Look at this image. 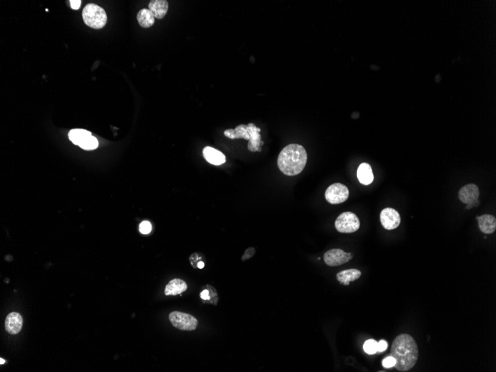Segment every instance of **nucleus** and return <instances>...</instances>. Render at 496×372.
Wrapping results in <instances>:
<instances>
[{
	"label": "nucleus",
	"instance_id": "f257e3e1",
	"mask_svg": "<svg viewBox=\"0 0 496 372\" xmlns=\"http://www.w3.org/2000/svg\"><path fill=\"white\" fill-rule=\"evenodd\" d=\"M418 345L410 335H401L393 341L391 356L396 360L394 367L397 370L407 372L412 369L418 362Z\"/></svg>",
	"mask_w": 496,
	"mask_h": 372
},
{
	"label": "nucleus",
	"instance_id": "f03ea898",
	"mask_svg": "<svg viewBox=\"0 0 496 372\" xmlns=\"http://www.w3.org/2000/svg\"><path fill=\"white\" fill-rule=\"evenodd\" d=\"M307 152L302 145L291 144L281 151L277 165L282 173L289 176L299 175L307 163Z\"/></svg>",
	"mask_w": 496,
	"mask_h": 372
},
{
	"label": "nucleus",
	"instance_id": "7ed1b4c3",
	"mask_svg": "<svg viewBox=\"0 0 496 372\" xmlns=\"http://www.w3.org/2000/svg\"><path fill=\"white\" fill-rule=\"evenodd\" d=\"M261 131L259 128H257L254 124H249L248 125L238 126L234 130L229 129L224 131V134L226 137L230 139H242L249 141L247 148L251 152H260L261 148L260 146L264 144L263 141H261V135L259 132Z\"/></svg>",
	"mask_w": 496,
	"mask_h": 372
},
{
	"label": "nucleus",
	"instance_id": "20e7f679",
	"mask_svg": "<svg viewBox=\"0 0 496 372\" xmlns=\"http://www.w3.org/2000/svg\"><path fill=\"white\" fill-rule=\"evenodd\" d=\"M83 19L85 24L94 29L104 28L107 22V15L104 8L90 3L86 5L83 10Z\"/></svg>",
	"mask_w": 496,
	"mask_h": 372
},
{
	"label": "nucleus",
	"instance_id": "39448f33",
	"mask_svg": "<svg viewBox=\"0 0 496 372\" xmlns=\"http://www.w3.org/2000/svg\"><path fill=\"white\" fill-rule=\"evenodd\" d=\"M169 319L176 329L187 332L196 330L199 323L196 317L181 311H173L169 314Z\"/></svg>",
	"mask_w": 496,
	"mask_h": 372
},
{
	"label": "nucleus",
	"instance_id": "423d86ee",
	"mask_svg": "<svg viewBox=\"0 0 496 372\" xmlns=\"http://www.w3.org/2000/svg\"><path fill=\"white\" fill-rule=\"evenodd\" d=\"M360 226L358 217L351 212L342 213L335 222V227L337 231L342 233H354L359 230Z\"/></svg>",
	"mask_w": 496,
	"mask_h": 372
},
{
	"label": "nucleus",
	"instance_id": "0eeeda50",
	"mask_svg": "<svg viewBox=\"0 0 496 372\" xmlns=\"http://www.w3.org/2000/svg\"><path fill=\"white\" fill-rule=\"evenodd\" d=\"M349 196V190L347 186L340 183H335L331 185L326 189L325 197L328 202L331 205H339L346 202Z\"/></svg>",
	"mask_w": 496,
	"mask_h": 372
},
{
	"label": "nucleus",
	"instance_id": "6e6552de",
	"mask_svg": "<svg viewBox=\"0 0 496 372\" xmlns=\"http://www.w3.org/2000/svg\"><path fill=\"white\" fill-rule=\"evenodd\" d=\"M351 254H348L340 249H331L326 252L324 255V261L326 264L331 267L342 265L352 260Z\"/></svg>",
	"mask_w": 496,
	"mask_h": 372
},
{
	"label": "nucleus",
	"instance_id": "1a4fd4ad",
	"mask_svg": "<svg viewBox=\"0 0 496 372\" xmlns=\"http://www.w3.org/2000/svg\"><path fill=\"white\" fill-rule=\"evenodd\" d=\"M381 222L386 230H394L401 224V216L395 209L385 208L381 213Z\"/></svg>",
	"mask_w": 496,
	"mask_h": 372
},
{
	"label": "nucleus",
	"instance_id": "9d476101",
	"mask_svg": "<svg viewBox=\"0 0 496 372\" xmlns=\"http://www.w3.org/2000/svg\"><path fill=\"white\" fill-rule=\"evenodd\" d=\"M480 191L478 186L474 184L465 185L459 191V199L466 205L475 203L478 200Z\"/></svg>",
	"mask_w": 496,
	"mask_h": 372
},
{
	"label": "nucleus",
	"instance_id": "9b49d317",
	"mask_svg": "<svg viewBox=\"0 0 496 372\" xmlns=\"http://www.w3.org/2000/svg\"><path fill=\"white\" fill-rule=\"evenodd\" d=\"M23 325L22 316L17 312L9 314L5 319V330L10 335H18Z\"/></svg>",
	"mask_w": 496,
	"mask_h": 372
},
{
	"label": "nucleus",
	"instance_id": "f8f14e48",
	"mask_svg": "<svg viewBox=\"0 0 496 372\" xmlns=\"http://www.w3.org/2000/svg\"><path fill=\"white\" fill-rule=\"evenodd\" d=\"M203 155L206 161L216 166L223 165L226 161L225 155L213 147H207L203 149Z\"/></svg>",
	"mask_w": 496,
	"mask_h": 372
},
{
	"label": "nucleus",
	"instance_id": "ddd939ff",
	"mask_svg": "<svg viewBox=\"0 0 496 372\" xmlns=\"http://www.w3.org/2000/svg\"><path fill=\"white\" fill-rule=\"evenodd\" d=\"M480 231L484 234H492L496 230V219L491 215H483L477 217Z\"/></svg>",
	"mask_w": 496,
	"mask_h": 372
},
{
	"label": "nucleus",
	"instance_id": "4468645a",
	"mask_svg": "<svg viewBox=\"0 0 496 372\" xmlns=\"http://www.w3.org/2000/svg\"><path fill=\"white\" fill-rule=\"evenodd\" d=\"M187 289V285L184 280L174 279L169 281L165 290L166 296H176L182 294Z\"/></svg>",
	"mask_w": 496,
	"mask_h": 372
},
{
	"label": "nucleus",
	"instance_id": "2eb2a0df",
	"mask_svg": "<svg viewBox=\"0 0 496 372\" xmlns=\"http://www.w3.org/2000/svg\"><path fill=\"white\" fill-rule=\"evenodd\" d=\"M168 7L169 4L166 0H152L149 2L148 9L152 12L155 18L162 19L167 13Z\"/></svg>",
	"mask_w": 496,
	"mask_h": 372
},
{
	"label": "nucleus",
	"instance_id": "dca6fc26",
	"mask_svg": "<svg viewBox=\"0 0 496 372\" xmlns=\"http://www.w3.org/2000/svg\"><path fill=\"white\" fill-rule=\"evenodd\" d=\"M372 169L367 163H363L357 169V178L359 182L363 185H369L374 181Z\"/></svg>",
	"mask_w": 496,
	"mask_h": 372
},
{
	"label": "nucleus",
	"instance_id": "f3484780",
	"mask_svg": "<svg viewBox=\"0 0 496 372\" xmlns=\"http://www.w3.org/2000/svg\"><path fill=\"white\" fill-rule=\"evenodd\" d=\"M361 277V272L357 269H349L337 274V279L342 285H348L351 281H355Z\"/></svg>",
	"mask_w": 496,
	"mask_h": 372
},
{
	"label": "nucleus",
	"instance_id": "a211bd4d",
	"mask_svg": "<svg viewBox=\"0 0 496 372\" xmlns=\"http://www.w3.org/2000/svg\"><path fill=\"white\" fill-rule=\"evenodd\" d=\"M138 23L143 28H147L155 23V17L148 8L141 9L137 15Z\"/></svg>",
	"mask_w": 496,
	"mask_h": 372
},
{
	"label": "nucleus",
	"instance_id": "6ab92c4d",
	"mask_svg": "<svg viewBox=\"0 0 496 372\" xmlns=\"http://www.w3.org/2000/svg\"><path fill=\"white\" fill-rule=\"evenodd\" d=\"M91 135L90 131L84 130H72L69 133L70 141L77 146H80L86 138Z\"/></svg>",
	"mask_w": 496,
	"mask_h": 372
},
{
	"label": "nucleus",
	"instance_id": "aec40b11",
	"mask_svg": "<svg viewBox=\"0 0 496 372\" xmlns=\"http://www.w3.org/2000/svg\"><path fill=\"white\" fill-rule=\"evenodd\" d=\"M79 147H81L83 149H86V150H92V149H95L98 147V141L96 139V138L91 135V136L86 138Z\"/></svg>",
	"mask_w": 496,
	"mask_h": 372
},
{
	"label": "nucleus",
	"instance_id": "412c9836",
	"mask_svg": "<svg viewBox=\"0 0 496 372\" xmlns=\"http://www.w3.org/2000/svg\"><path fill=\"white\" fill-rule=\"evenodd\" d=\"M363 350L368 354H374L378 352V343L374 339H368L363 345Z\"/></svg>",
	"mask_w": 496,
	"mask_h": 372
},
{
	"label": "nucleus",
	"instance_id": "4be33fe9",
	"mask_svg": "<svg viewBox=\"0 0 496 372\" xmlns=\"http://www.w3.org/2000/svg\"><path fill=\"white\" fill-rule=\"evenodd\" d=\"M139 230L143 234H149L152 230V224L150 222L144 221L140 224Z\"/></svg>",
	"mask_w": 496,
	"mask_h": 372
},
{
	"label": "nucleus",
	"instance_id": "5701e85b",
	"mask_svg": "<svg viewBox=\"0 0 496 372\" xmlns=\"http://www.w3.org/2000/svg\"><path fill=\"white\" fill-rule=\"evenodd\" d=\"M395 363H396V360L392 356H387L386 358L383 360V366L386 369L394 367L395 366Z\"/></svg>",
	"mask_w": 496,
	"mask_h": 372
},
{
	"label": "nucleus",
	"instance_id": "b1692460",
	"mask_svg": "<svg viewBox=\"0 0 496 372\" xmlns=\"http://www.w3.org/2000/svg\"><path fill=\"white\" fill-rule=\"evenodd\" d=\"M387 348H388V343H387L386 341L382 339V340L379 342L378 352L381 353V352H385V351L386 350Z\"/></svg>",
	"mask_w": 496,
	"mask_h": 372
},
{
	"label": "nucleus",
	"instance_id": "393cba45",
	"mask_svg": "<svg viewBox=\"0 0 496 372\" xmlns=\"http://www.w3.org/2000/svg\"><path fill=\"white\" fill-rule=\"evenodd\" d=\"M210 291H209L208 289H204L200 294L201 298H202L203 300H210V299H211V298H210Z\"/></svg>",
	"mask_w": 496,
	"mask_h": 372
},
{
	"label": "nucleus",
	"instance_id": "a878e982",
	"mask_svg": "<svg viewBox=\"0 0 496 372\" xmlns=\"http://www.w3.org/2000/svg\"><path fill=\"white\" fill-rule=\"evenodd\" d=\"M81 1L80 0H71L70 5L72 6V9L77 10L80 8V5H81Z\"/></svg>",
	"mask_w": 496,
	"mask_h": 372
},
{
	"label": "nucleus",
	"instance_id": "bb28decb",
	"mask_svg": "<svg viewBox=\"0 0 496 372\" xmlns=\"http://www.w3.org/2000/svg\"><path fill=\"white\" fill-rule=\"evenodd\" d=\"M198 267H199V269H202V268L204 267V263H203V261H199V262L198 263Z\"/></svg>",
	"mask_w": 496,
	"mask_h": 372
},
{
	"label": "nucleus",
	"instance_id": "cd10ccee",
	"mask_svg": "<svg viewBox=\"0 0 496 372\" xmlns=\"http://www.w3.org/2000/svg\"><path fill=\"white\" fill-rule=\"evenodd\" d=\"M5 363V360H4L3 359H2V358L0 359V364L3 365L4 363Z\"/></svg>",
	"mask_w": 496,
	"mask_h": 372
}]
</instances>
